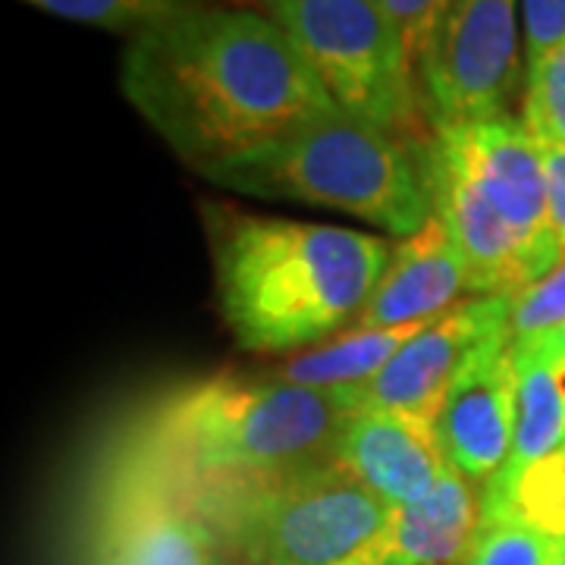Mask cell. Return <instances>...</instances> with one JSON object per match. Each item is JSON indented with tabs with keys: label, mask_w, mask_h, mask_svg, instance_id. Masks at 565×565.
I'll return each instance as SVG.
<instances>
[{
	"label": "cell",
	"mask_w": 565,
	"mask_h": 565,
	"mask_svg": "<svg viewBox=\"0 0 565 565\" xmlns=\"http://www.w3.org/2000/svg\"><path fill=\"white\" fill-rule=\"evenodd\" d=\"M462 296H471L468 270L449 230L434 214L418 233L393 245L384 274L359 318L352 321V330H386L434 321L465 302Z\"/></svg>",
	"instance_id": "12"
},
{
	"label": "cell",
	"mask_w": 565,
	"mask_h": 565,
	"mask_svg": "<svg viewBox=\"0 0 565 565\" xmlns=\"http://www.w3.org/2000/svg\"><path fill=\"white\" fill-rule=\"evenodd\" d=\"M449 0H384L386 13L393 17L399 39L405 44V54L412 70H418V61L424 57V47L434 35L437 22L444 17Z\"/></svg>",
	"instance_id": "21"
},
{
	"label": "cell",
	"mask_w": 565,
	"mask_h": 565,
	"mask_svg": "<svg viewBox=\"0 0 565 565\" xmlns=\"http://www.w3.org/2000/svg\"><path fill=\"white\" fill-rule=\"evenodd\" d=\"M559 449H563V452H565V444H563V446H559Z\"/></svg>",
	"instance_id": "26"
},
{
	"label": "cell",
	"mask_w": 565,
	"mask_h": 565,
	"mask_svg": "<svg viewBox=\"0 0 565 565\" xmlns=\"http://www.w3.org/2000/svg\"><path fill=\"white\" fill-rule=\"evenodd\" d=\"M525 63L553 54L565 44V0H522Z\"/></svg>",
	"instance_id": "22"
},
{
	"label": "cell",
	"mask_w": 565,
	"mask_h": 565,
	"mask_svg": "<svg viewBox=\"0 0 565 565\" xmlns=\"http://www.w3.org/2000/svg\"><path fill=\"white\" fill-rule=\"evenodd\" d=\"M553 565H565V537H559V553H556V563Z\"/></svg>",
	"instance_id": "25"
},
{
	"label": "cell",
	"mask_w": 565,
	"mask_h": 565,
	"mask_svg": "<svg viewBox=\"0 0 565 565\" xmlns=\"http://www.w3.org/2000/svg\"><path fill=\"white\" fill-rule=\"evenodd\" d=\"M207 236L223 321L255 355L352 327L393 252L384 236L233 207H207Z\"/></svg>",
	"instance_id": "2"
},
{
	"label": "cell",
	"mask_w": 565,
	"mask_h": 565,
	"mask_svg": "<svg viewBox=\"0 0 565 565\" xmlns=\"http://www.w3.org/2000/svg\"><path fill=\"white\" fill-rule=\"evenodd\" d=\"M505 330L509 296H468L440 318L424 323L374 381L355 386V412L384 408L437 427L446 396L475 352Z\"/></svg>",
	"instance_id": "8"
},
{
	"label": "cell",
	"mask_w": 565,
	"mask_h": 565,
	"mask_svg": "<svg viewBox=\"0 0 565 565\" xmlns=\"http://www.w3.org/2000/svg\"><path fill=\"white\" fill-rule=\"evenodd\" d=\"M424 141L437 158L459 170L478 189V195L493 204L527 243L563 255L550 230L544 154L522 117L509 110L437 126Z\"/></svg>",
	"instance_id": "9"
},
{
	"label": "cell",
	"mask_w": 565,
	"mask_h": 565,
	"mask_svg": "<svg viewBox=\"0 0 565 565\" xmlns=\"http://www.w3.org/2000/svg\"><path fill=\"white\" fill-rule=\"evenodd\" d=\"M546 170V207H550V230L565 252V148L541 145Z\"/></svg>",
	"instance_id": "23"
},
{
	"label": "cell",
	"mask_w": 565,
	"mask_h": 565,
	"mask_svg": "<svg viewBox=\"0 0 565 565\" xmlns=\"http://www.w3.org/2000/svg\"><path fill=\"white\" fill-rule=\"evenodd\" d=\"M327 459L393 509L422 503L449 468L434 424L384 408L352 412Z\"/></svg>",
	"instance_id": "11"
},
{
	"label": "cell",
	"mask_w": 565,
	"mask_h": 565,
	"mask_svg": "<svg viewBox=\"0 0 565 565\" xmlns=\"http://www.w3.org/2000/svg\"><path fill=\"white\" fill-rule=\"evenodd\" d=\"M189 503L221 527L245 565H371L393 519V505L330 459Z\"/></svg>",
	"instance_id": "5"
},
{
	"label": "cell",
	"mask_w": 565,
	"mask_h": 565,
	"mask_svg": "<svg viewBox=\"0 0 565 565\" xmlns=\"http://www.w3.org/2000/svg\"><path fill=\"white\" fill-rule=\"evenodd\" d=\"M522 0H449L415 70L430 129L509 114L522 85Z\"/></svg>",
	"instance_id": "7"
},
{
	"label": "cell",
	"mask_w": 565,
	"mask_h": 565,
	"mask_svg": "<svg viewBox=\"0 0 565 565\" xmlns=\"http://www.w3.org/2000/svg\"><path fill=\"white\" fill-rule=\"evenodd\" d=\"M102 565H217V534L189 500L122 478L107 519Z\"/></svg>",
	"instance_id": "13"
},
{
	"label": "cell",
	"mask_w": 565,
	"mask_h": 565,
	"mask_svg": "<svg viewBox=\"0 0 565 565\" xmlns=\"http://www.w3.org/2000/svg\"><path fill=\"white\" fill-rule=\"evenodd\" d=\"M565 323V252L556 267L541 280L527 282L509 296V333L512 343L553 333Z\"/></svg>",
	"instance_id": "20"
},
{
	"label": "cell",
	"mask_w": 565,
	"mask_h": 565,
	"mask_svg": "<svg viewBox=\"0 0 565 565\" xmlns=\"http://www.w3.org/2000/svg\"><path fill=\"white\" fill-rule=\"evenodd\" d=\"M481 525V493L456 465L422 503L393 509L371 565H462Z\"/></svg>",
	"instance_id": "14"
},
{
	"label": "cell",
	"mask_w": 565,
	"mask_h": 565,
	"mask_svg": "<svg viewBox=\"0 0 565 565\" xmlns=\"http://www.w3.org/2000/svg\"><path fill=\"white\" fill-rule=\"evenodd\" d=\"M519 399H515V440L500 481L515 478L527 465L559 452L565 444V359L546 337L512 343ZM490 478V481H493Z\"/></svg>",
	"instance_id": "15"
},
{
	"label": "cell",
	"mask_w": 565,
	"mask_h": 565,
	"mask_svg": "<svg viewBox=\"0 0 565 565\" xmlns=\"http://www.w3.org/2000/svg\"><path fill=\"white\" fill-rule=\"evenodd\" d=\"M345 114L405 141L430 136L415 70L384 0H262Z\"/></svg>",
	"instance_id": "6"
},
{
	"label": "cell",
	"mask_w": 565,
	"mask_h": 565,
	"mask_svg": "<svg viewBox=\"0 0 565 565\" xmlns=\"http://www.w3.org/2000/svg\"><path fill=\"white\" fill-rule=\"evenodd\" d=\"M544 337L550 340V345H553V349H556V352L565 359V323L559 327V330H553V333H544Z\"/></svg>",
	"instance_id": "24"
},
{
	"label": "cell",
	"mask_w": 565,
	"mask_h": 565,
	"mask_svg": "<svg viewBox=\"0 0 565 565\" xmlns=\"http://www.w3.org/2000/svg\"><path fill=\"white\" fill-rule=\"evenodd\" d=\"M352 412L355 386L311 390L270 374H217L151 415L126 459V478L182 500L252 484L327 459Z\"/></svg>",
	"instance_id": "3"
},
{
	"label": "cell",
	"mask_w": 565,
	"mask_h": 565,
	"mask_svg": "<svg viewBox=\"0 0 565 565\" xmlns=\"http://www.w3.org/2000/svg\"><path fill=\"white\" fill-rule=\"evenodd\" d=\"M427 323V321H424ZM424 323L412 327H386V330H345L330 343L315 345L302 355L282 362L270 371V377L311 390H349L374 381L386 364L396 359Z\"/></svg>",
	"instance_id": "16"
},
{
	"label": "cell",
	"mask_w": 565,
	"mask_h": 565,
	"mask_svg": "<svg viewBox=\"0 0 565 565\" xmlns=\"http://www.w3.org/2000/svg\"><path fill=\"white\" fill-rule=\"evenodd\" d=\"M120 88L182 163L207 177L340 110L299 47L252 7H204L126 44Z\"/></svg>",
	"instance_id": "1"
},
{
	"label": "cell",
	"mask_w": 565,
	"mask_h": 565,
	"mask_svg": "<svg viewBox=\"0 0 565 565\" xmlns=\"http://www.w3.org/2000/svg\"><path fill=\"white\" fill-rule=\"evenodd\" d=\"M519 117L537 145L565 148V44L525 66Z\"/></svg>",
	"instance_id": "19"
},
{
	"label": "cell",
	"mask_w": 565,
	"mask_h": 565,
	"mask_svg": "<svg viewBox=\"0 0 565 565\" xmlns=\"http://www.w3.org/2000/svg\"><path fill=\"white\" fill-rule=\"evenodd\" d=\"M204 180L248 199L330 207L399 239L434 217L418 141L399 139L343 107L223 163Z\"/></svg>",
	"instance_id": "4"
},
{
	"label": "cell",
	"mask_w": 565,
	"mask_h": 565,
	"mask_svg": "<svg viewBox=\"0 0 565 565\" xmlns=\"http://www.w3.org/2000/svg\"><path fill=\"white\" fill-rule=\"evenodd\" d=\"M41 13L82 22L104 32H129L132 39L204 7H239L245 0H22Z\"/></svg>",
	"instance_id": "17"
},
{
	"label": "cell",
	"mask_w": 565,
	"mask_h": 565,
	"mask_svg": "<svg viewBox=\"0 0 565 565\" xmlns=\"http://www.w3.org/2000/svg\"><path fill=\"white\" fill-rule=\"evenodd\" d=\"M519 377L512 359V333L484 343L446 396L437 437L449 465L471 481H490L503 471L515 440Z\"/></svg>",
	"instance_id": "10"
},
{
	"label": "cell",
	"mask_w": 565,
	"mask_h": 565,
	"mask_svg": "<svg viewBox=\"0 0 565 565\" xmlns=\"http://www.w3.org/2000/svg\"><path fill=\"white\" fill-rule=\"evenodd\" d=\"M559 537L505 515H484L462 565H553Z\"/></svg>",
	"instance_id": "18"
}]
</instances>
